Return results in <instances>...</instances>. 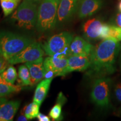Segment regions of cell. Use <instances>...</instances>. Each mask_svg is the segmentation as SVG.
Instances as JSON below:
<instances>
[{
    "label": "cell",
    "mask_w": 121,
    "mask_h": 121,
    "mask_svg": "<svg viewBox=\"0 0 121 121\" xmlns=\"http://www.w3.org/2000/svg\"><path fill=\"white\" fill-rule=\"evenodd\" d=\"M110 84L111 80L107 77L98 78L94 81L91 99L98 107L105 108L109 105Z\"/></svg>",
    "instance_id": "8992f818"
},
{
    "label": "cell",
    "mask_w": 121,
    "mask_h": 121,
    "mask_svg": "<svg viewBox=\"0 0 121 121\" xmlns=\"http://www.w3.org/2000/svg\"><path fill=\"white\" fill-rule=\"evenodd\" d=\"M115 23H116V26H118L121 28V12L118 13L116 15V18L114 19Z\"/></svg>",
    "instance_id": "4316f807"
},
{
    "label": "cell",
    "mask_w": 121,
    "mask_h": 121,
    "mask_svg": "<svg viewBox=\"0 0 121 121\" xmlns=\"http://www.w3.org/2000/svg\"><path fill=\"white\" fill-rule=\"evenodd\" d=\"M94 46L82 38H73L69 46V56L78 55L90 57Z\"/></svg>",
    "instance_id": "7c38bea8"
},
{
    "label": "cell",
    "mask_w": 121,
    "mask_h": 121,
    "mask_svg": "<svg viewBox=\"0 0 121 121\" xmlns=\"http://www.w3.org/2000/svg\"><path fill=\"white\" fill-rule=\"evenodd\" d=\"M43 61V58L42 57L35 61L25 63L30 72L31 85L36 84L44 78L45 69L44 66Z\"/></svg>",
    "instance_id": "5bb4252c"
},
{
    "label": "cell",
    "mask_w": 121,
    "mask_h": 121,
    "mask_svg": "<svg viewBox=\"0 0 121 121\" xmlns=\"http://www.w3.org/2000/svg\"></svg>",
    "instance_id": "d6a6232c"
},
{
    "label": "cell",
    "mask_w": 121,
    "mask_h": 121,
    "mask_svg": "<svg viewBox=\"0 0 121 121\" xmlns=\"http://www.w3.org/2000/svg\"></svg>",
    "instance_id": "1f68e13d"
},
{
    "label": "cell",
    "mask_w": 121,
    "mask_h": 121,
    "mask_svg": "<svg viewBox=\"0 0 121 121\" xmlns=\"http://www.w3.org/2000/svg\"><path fill=\"white\" fill-rule=\"evenodd\" d=\"M103 24V22L97 18L88 20L85 22L83 24L82 30L86 39L94 40L100 39Z\"/></svg>",
    "instance_id": "4fadbf2b"
},
{
    "label": "cell",
    "mask_w": 121,
    "mask_h": 121,
    "mask_svg": "<svg viewBox=\"0 0 121 121\" xmlns=\"http://www.w3.org/2000/svg\"><path fill=\"white\" fill-rule=\"evenodd\" d=\"M37 118L39 121H50L51 119H50L49 117H48L46 115L42 114V113H39L38 115L37 116Z\"/></svg>",
    "instance_id": "484cf974"
},
{
    "label": "cell",
    "mask_w": 121,
    "mask_h": 121,
    "mask_svg": "<svg viewBox=\"0 0 121 121\" xmlns=\"http://www.w3.org/2000/svg\"><path fill=\"white\" fill-rule=\"evenodd\" d=\"M7 102V99L4 97H0V107H1V105L4 103L5 102Z\"/></svg>",
    "instance_id": "f1b7e54d"
},
{
    "label": "cell",
    "mask_w": 121,
    "mask_h": 121,
    "mask_svg": "<svg viewBox=\"0 0 121 121\" xmlns=\"http://www.w3.org/2000/svg\"><path fill=\"white\" fill-rule=\"evenodd\" d=\"M11 65L0 74V76L6 84L14 85L15 81L17 80V72L16 69Z\"/></svg>",
    "instance_id": "ac0fdd59"
},
{
    "label": "cell",
    "mask_w": 121,
    "mask_h": 121,
    "mask_svg": "<svg viewBox=\"0 0 121 121\" xmlns=\"http://www.w3.org/2000/svg\"><path fill=\"white\" fill-rule=\"evenodd\" d=\"M90 64V57L78 55L69 56L68 57L67 65L62 76H65L73 71H84L87 70Z\"/></svg>",
    "instance_id": "30bf717a"
},
{
    "label": "cell",
    "mask_w": 121,
    "mask_h": 121,
    "mask_svg": "<svg viewBox=\"0 0 121 121\" xmlns=\"http://www.w3.org/2000/svg\"><path fill=\"white\" fill-rule=\"evenodd\" d=\"M28 119L27 118L25 117V116H23V115H21L20 116V117L18 118V119H17V121H28Z\"/></svg>",
    "instance_id": "83f0119b"
},
{
    "label": "cell",
    "mask_w": 121,
    "mask_h": 121,
    "mask_svg": "<svg viewBox=\"0 0 121 121\" xmlns=\"http://www.w3.org/2000/svg\"><path fill=\"white\" fill-rule=\"evenodd\" d=\"M40 105L37 103L33 102L24 107L23 110L24 115L28 119H32L37 118L39 113Z\"/></svg>",
    "instance_id": "ffe728a7"
},
{
    "label": "cell",
    "mask_w": 121,
    "mask_h": 121,
    "mask_svg": "<svg viewBox=\"0 0 121 121\" xmlns=\"http://www.w3.org/2000/svg\"><path fill=\"white\" fill-rule=\"evenodd\" d=\"M44 51L38 42H34L8 60L10 65L26 63L39 60L43 57Z\"/></svg>",
    "instance_id": "52a82bcc"
},
{
    "label": "cell",
    "mask_w": 121,
    "mask_h": 121,
    "mask_svg": "<svg viewBox=\"0 0 121 121\" xmlns=\"http://www.w3.org/2000/svg\"><path fill=\"white\" fill-rule=\"evenodd\" d=\"M60 0H43L38 10L36 28L39 32L53 30L57 25V10Z\"/></svg>",
    "instance_id": "3957f363"
},
{
    "label": "cell",
    "mask_w": 121,
    "mask_h": 121,
    "mask_svg": "<svg viewBox=\"0 0 121 121\" xmlns=\"http://www.w3.org/2000/svg\"><path fill=\"white\" fill-rule=\"evenodd\" d=\"M20 105L19 100L9 101L2 104L0 107V121H13Z\"/></svg>",
    "instance_id": "9a60e30c"
},
{
    "label": "cell",
    "mask_w": 121,
    "mask_h": 121,
    "mask_svg": "<svg viewBox=\"0 0 121 121\" xmlns=\"http://www.w3.org/2000/svg\"><path fill=\"white\" fill-rule=\"evenodd\" d=\"M120 49L121 44L117 40L113 39L102 40L94 47L90 54L88 75L98 78L114 73L116 60Z\"/></svg>",
    "instance_id": "6da1fadb"
},
{
    "label": "cell",
    "mask_w": 121,
    "mask_h": 121,
    "mask_svg": "<svg viewBox=\"0 0 121 121\" xmlns=\"http://www.w3.org/2000/svg\"><path fill=\"white\" fill-rule=\"evenodd\" d=\"M114 95L118 102L121 103V83H118L114 87Z\"/></svg>",
    "instance_id": "cb8c5ba5"
},
{
    "label": "cell",
    "mask_w": 121,
    "mask_h": 121,
    "mask_svg": "<svg viewBox=\"0 0 121 121\" xmlns=\"http://www.w3.org/2000/svg\"><path fill=\"white\" fill-rule=\"evenodd\" d=\"M22 90L21 86L0 82V97H4L13 93H18Z\"/></svg>",
    "instance_id": "44dd1931"
},
{
    "label": "cell",
    "mask_w": 121,
    "mask_h": 121,
    "mask_svg": "<svg viewBox=\"0 0 121 121\" xmlns=\"http://www.w3.org/2000/svg\"><path fill=\"white\" fill-rule=\"evenodd\" d=\"M66 97L62 92H60L58 95L57 102L55 105L52 107L49 113V116L53 121H61L63 119L62 109L64 104L66 103Z\"/></svg>",
    "instance_id": "e0dca14e"
},
{
    "label": "cell",
    "mask_w": 121,
    "mask_h": 121,
    "mask_svg": "<svg viewBox=\"0 0 121 121\" xmlns=\"http://www.w3.org/2000/svg\"><path fill=\"white\" fill-rule=\"evenodd\" d=\"M26 1H30V2H32L34 3H36V4H38L39 2H41L43 0H26Z\"/></svg>",
    "instance_id": "f546056e"
},
{
    "label": "cell",
    "mask_w": 121,
    "mask_h": 121,
    "mask_svg": "<svg viewBox=\"0 0 121 121\" xmlns=\"http://www.w3.org/2000/svg\"><path fill=\"white\" fill-rule=\"evenodd\" d=\"M21 0H0L1 8L4 16L13 13L19 6Z\"/></svg>",
    "instance_id": "d6986e66"
},
{
    "label": "cell",
    "mask_w": 121,
    "mask_h": 121,
    "mask_svg": "<svg viewBox=\"0 0 121 121\" xmlns=\"http://www.w3.org/2000/svg\"><path fill=\"white\" fill-rule=\"evenodd\" d=\"M103 0H80L78 15L80 19H85L93 16L103 6Z\"/></svg>",
    "instance_id": "8fae6325"
},
{
    "label": "cell",
    "mask_w": 121,
    "mask_h": 121,
    "mask_svg": "<svg viewBox=\"0 0 121 121\" xmlns=\"http://www.w3.org/2000/svg\"><path fill=\"white\" fill-rule=\"evenodd\" d=\"M80 0H60L57 10V25L68 22L77 13Z\"/></svg>",
    "instance_id": "9c48e42d"
},
{
    "label": "cell",
    "mask_w": 121,
    "mask_h": 121,
    "mask_svg": "<svg viewBox=\"0 0 121 121\" xmlns=\"http://www.w3.org/2000/svg\"><path fill=\"white\" fill-rule=\"evenodd\" d=\"M19 78L23 86L31 85V78L29 70L26 65H21L19 67Z\"/></svg>",
    "instance_id": "7402d4cb"
},
{
    "label": "cell",
    "mask_w": 121,
    "mask_h": 121,
    "mask_svg": "<svg viewBox=\"0 0 121 121\" xmlns=\"http://www.w3.org/2000/svg\"><path fill=\"white\" fill-rule=\"evenodd\" d=\"M34 42L35 39L24 35L0 31V53L8 61Z\"/></svg>",
    "instance_id": "7a4b0ae2"
},
{
    "label": "cell",
    "mask_w": 121,
    "mask_h": 121,
    "mask_svg": "<svg viewBox=\"0 0 121 121\" xmlns=\"http://www.w3.org/2000/svg\"><path fill=\"white\" fill-rule=\"evenodd\" d=\"M68 57L61 56H49L43 61L45 69L44 78H53L56 76L62 75L63 71L67 65Z\"/></svg>",
    "instance_id": "ba28073f"
},
{
    "label": "cell",
    "mask_w": 121,
    "mask_h": 121,
    "mask_svg": "<svg viewBox=\"0 0 121 121\" xmlns=\"http://www.w3.org/2000/svg\"><path fill=\"white\" fill-rule=\"evenodd\" d=\"M107 39H113L121 41V28L115 25H109L107 33Z\"/></svg>",
    "instance_id": "603a6c76"
},
{
    "label": "cell",
    "mask_w": 121,
    "mask_h": 121,
    "mask_svg": "<svg viewBox=\"0 0 121 121\" xmlns=\"http://www.w3.org/2000/svg\"><path fill=\"white\" fill-rule=\"evenodd\" d=\"M52 80V78H45L38 84L35 91L33 102L37 103L40 106L41 105L42 103L47 96Z\"/></svg>",
    "instance_id": "2e32d148"
},
{
    "label": "cell",
    "mask_w": 121,
    "mask_h": 121,
    "mask_svg": "<svg viewBox=\"0 0 121 121\" xmlns=\"http://www.w3.org/2000/svg\"><path fill=\"white\" fill-rule=\"evenodd\" d=\"M38 10L37 4L23 0L13 13L11 19L21 28L31 30L37 25Z\"/></svg>",
    "instance_id": "5b68a950"
},
{
    "label": "cell",
    "mask_w": 121,
    "mask_h": 121,
    "mask_svg": "<svg viewBox=\"0 0 121 121\" xmlns=\"http://www.w3.org/2000/svg\"><path fill=\"white\" fill-rule=\"evenodd\" d=\"M73 38L71 33L63 31L50 37L42 45L44 52L49 56H69V46Z\"/></svg>",
    "instance_id": "277c9868"
},
{
    "label": "cell",
    "mask_w": 121,
    "mask_h": 121,
    "mask_svg": "<svg viewBox=\"0 0 121 121\" xmlns=\"http://www.w3.org/2000/svg\"><path fill=\"white\" fill-rule=\"evenodd\" d=\"M118 9H119V10L121 12V0L120 1V2H119V4H118Z\"/></svg>",
    "instance_id": "4dcf8cb0"
},
{
    "label": "cell",
    "mask_w": 121,
    "mask_h": 121,
    "mask_svg": "<svg viewBox=\"0 0 121 121\" xmlns=\"http://www.w3.org/2000/svg\"><path fill=\"white\" fill-rule=\"evenodd\" d=\"M9 64L8 61L0 53V74L7 69Z\"/></svg>",
    "instance_id": "d4e9b609"
}]
</instances>
